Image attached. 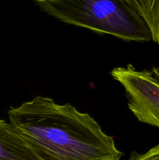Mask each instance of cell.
Listing matches in <instances>:
<instances>
[{
	"instance_id": "obj_1",
	"label": "cell",
	"mask_w": 159,
	"mask_h": 160,
	"mask_svg": "<svg viewBox=\"0 0 159 160\" xmlns=\"http://www.w3.org/2000/svg\"><path fill=\"white\" fill-rule=\"evenodd\" d=\"M38 160H120L113 138L88 113L37 95L8 111Z\"/></svg>"
},
{
	"instance_id": "obj_2",
	"label": "cell",
	"mask_w": 159,
	"mask_h": 160,
	"mask_svg": "<svg viewBox=\"0 0 159 160\" xmlns=\"http://www.w3.org/2000/svg\"><path fill=\"white\" fill-rule=\"evenodd\" d=\"M56 20L126 42L151 41V33L129 0H33Z\"/></svg>"
},
{
	"instance_id": "obj_3",
	"label": "cell",
	"mask_w": 159,
	"mask_h": 160,
	"mask_svg": "<svg viewBox=\"0 0 159 160\" xmlns=\"http://www.w3.org/2000/svg\"><path fill=\"white\" fill-rule=\"evenodd\" d=\"M111 76L126 91L128 108L140 122L159 128V68L137 70L131 64L112 69Z\"/></svg>"
},
{
	"instance_id": "obj_4",
	"label": "cell",
	"mask_w": 159,
	"mask_h": 160,
	"mask_svg": "<svg viewBox=\"0 0 159 160\" xmlns=\"http://www.w3.org/2000/svg\"><path fill=\"white\" fill-rule=\"evenodd\" d=\"M0 160H38L10 123L0 120Z\"/></svg>"
},
{
	"instance_id": "obj_5",
	"label": "cell",
	"mask_w": 159,
	"mask_h": 160,
	"mask_svg": "<svg viewBox=\"0 0 159 160\" xmlns=\"http://www.w3.org/2000/svg\"><path fill=\"white\" fill-rule=\"evenodd\" d=\"M151 33V40L159 45V0H129Z\"/></svg>"
},
{
	"instance_id": "obj_6",
	"label": "cell",
	"mask_w": 159,
	"mask_h": 160,
	"mask_svg": "<svg viewBox=\"0 0 159 160\" xmlns=\"http://www.w3.org/2000/svg\"><path fill=\"white\" fill-rule=\"evenodd\" d=\"M129 160H159V145L143 154L132 152Z\"/></svg>"
}]
</instances>
